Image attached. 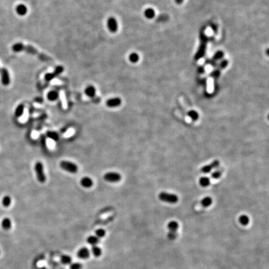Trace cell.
<instances>
[{"instance_id": "obj_16", "label": "cell", "mask_w": 269, "mask_h": 269, "mask_svg": "<svg viewBox=\"0 0 269 269\" xmlns=\"http://www.w3.org/2000/svg\"><path fill=\"white\" fill-rule=\"evenodd\" d=\"M81 184L85 188H91L94 184V182L92 179L87 176H85L81 179Z\"/></svg>"}, {"instance_id": "obj_22", "label": "cell", "mask_w": 269, "mask_h": 269, "mask_svg": "<svg viewBox=\"0 0 269 269\" xmlns=\"http://www.w3.org/2000/svg\"><path fill=\"white\" fill-rule=\"evenodd\" d=\"M59 98V93L57 91L52 90L48 94V99L50 101H55Z\"/></svg>"}, {"instance_id": "obj_28", "label": "cell", "mask_w": 269, "mask_h": 269, "mask_svg": "<svg viewBox=\"0 0 269 269\" xmlns=\"http://www.w3.org/2000/svg\"><path fill=\"white\" fill-rule=\"evenodd\" d=\"M212 202V200L211 198L206 197L205 198H203L202 200L201 201V205L203 207H209L211 205Z\"/></svg>"}, {"instance_id": "obj_36", "label": "cell", "mask_w": 269, "mask_h": 269, "mask_svg": "<svg viewBox=\"0 0 269 269\" xmlns=\"http://www.w3.org/2000/svg\"><path fill=\"white\" fill-rule=\"evenodd\" d=\"M183 1H184V0H175V2H176V3H177V4H181V3H182Z\"/></svg>"}, {"instance_id": "obj_29", "label": "cell", "mask_w": 269, "mask_h": 269, "mask_svg": "<svg viewBox=\"0 0 269 269\" xmlns=\"http://www.w3.org/2000/svg\"><path fill=\"white\" fill-rule=\"evenodd\" d=\"M47 136L49 138L52 139V140H54V141H57L59 140L58 134L56 132H53V131L48 132H47Z\"/></svg>"}, {"instance_id": "obj_2", "label": "cell", "mask_w": 269, "mask_h": 269, "mask_svg": "<svg viewBox=\"0 0 269 269\" xmlns=\"http://www.w3.org/2000/svg\"><path fill=\"white\" fill-rule=\"evenodd\" d=\"M208 41L209 39L207 38V36H206L205 32H201L200 35V43H199V48L198 49L195 55H194V59H195L196 61H199V60L202 59L205 55Z\"/></svg>"}, {"instance_id": "obj_30", "label": "cell", "mask_w": 269, "mask_h": 269, "mask_svg": "<svg viewBox=\"0 0 269 269\" xmlns=\"http://www.w3.org/2000/svg\"><path fill=\"white\" fill-rule=\"evenodd\" d=\"M188 116L193 121H196L199 118V114L195 110H190L188 112Z\"/></svg>"}, {"instance_id": "obj_33", "label": "cell", "mask_w": 269, "mask_h": 269, "mask_svg": "<svg viewBox=\"0 0 269 269\" xmlns=\"http://www.w3.org/2000/svg\"><path fill=\"white\" fill-rule=\"evenodd\" d=\"M106 232L103 229H99L95 230V236L99 238H102L105 235Z\"/></svg>"}, {"instance_id": "obj_26", "label": "cell", "mask_w": 269, "mask_h": 269, "mask_svg": "<svg viewBox=\"0 0 269 269\" xmlns=\"http://www.w3.org/2000/svg\"><path fill=\"white\" fill-rule=\"evenodd\" d=\"M239 221L242 226H247L250 222L249 217L246 215L240 216L239 218Z\"/></svg>"}, {"instance_id": "obj_38", "label": "cell", "mask_w": 269, "mask_h": 269, "mask_svg": "<svg viewBox=\"0 0 269 269\" xmlns=\"http://www.w3.org/2000/svg\"></svg>"}, {"instance_id": "obj_24", "label": "cell", "mask_w": 269, "mask_h": 269, "mask_svg": "<svg viewBox=\"0 0 269 269\" xmlns=\"http://www.w3.org/2000/svg\"><path fill=\"white\" fill-rule=\"evenodd\" d=\"M24 110H25V106L22 104H20L17 106V108L15 110V114L16 115V117H20L23 114V112H24Z\"/></svg>"}, {"instance_id": "obj_14", "label": "cell", "mask_w": 269, "mask_h": 269, "mask_svg": "<svg viewBox=\"0 0 269 269\" xmlns=\"http://www.w3.org/2000/svg\"><path fill=\"white\" fill-rule=\"evenodd\" d=\"M122 104V100L118 97H115V98H112L109 99L106 101V106H109L110 108H115L119 106Z\"/></svg>"}, {"instance_id": "obj_21", "label": "cell", "mask_w": 269, "mask_h": 269, "mask_svg": "<svg viewBox=\"0 0 269 269\" xmlns=\"http://www.w3.org/2000/svg\"><path fill=\"white\" fill-rule=\"evenodd\" d=\"M211 183V179L209 178L206 177V176H204L199 179V184H200L202 187H207L209 186Z\"/></svg>"}, {"instance_id": "obj_31", "label": "cell", "mask_w": 269, "mask_h": 269, "mask_svg": "<svg viewBox=\"0 0 269 269\" xmlns=\"http://www.w3.org/2000/svg\"><path fill=\"white\" fill-rule=\"evenodd\" d=\"M139 60V55L137 53H132L129 55V61L132 63H136Z\"/></svg>"}, {"instance_id": "obj_20", "label": "cell", "mask_w": 269, "mask_h": 269, "mask_svg": "<svg viewBox=\"0 0 269 269\" xmlns=\"http://www.w3.org/2000/svg\"><path fill=\"white\" fill-rule=\"evenodd\" d=\"M87 242L88 244L92 245H96L99 242V239L96 237L95 235H90L89 237H88L87 239Z\"/></svg>"}, {"instance_id": "obj_11", "label": "cell", "mask_w": 269, "mask_h": 269, "mask_svg": "<svg viewBox=\"0 0 269 269\" xmlns=\"http://www.w3.org/2000/svg\"><path fill=\"white\" fill-rule=\"evenodd\" d=\"M220 165V161L217 160H216L214 161H213L209 165H207L206 166H203L201 170V171L203 173H209V172L212 171V169L216 168L217 167H218Z\"/></svg>"}, {"instance_id": "obj_10", "label": "cell", "mask_w": 269, "mask_h": 269, "mask_svg": "<svg viewBox=\"0 0 269 269\" xmlns=\"http://www.w3.org/2000/svg\"><path fill=\"white\" fill-rule=\"evenodd\" d=\"M223 55H224L223 52L221 51V50L220 51H217L210 59H208L207 61H206L205 65H210V66H216L217 62L218 61H219L221 58H222Z\"/></svg>"}, {"instance_id": "obj_37", "label": "cell", "mask_w": 269, "mask_h": 269, "mask_svg": "<svg viewBox=\"0 0 269 269\" xmlns=\"http://www.w3.org/2000/svg\"><path fill=\"white\" fill-rule=\"evenodd\" d=\"M38 269H47V268H46V267H41V268H39Z\"/></svg>"}, {"instance_id": "obj_9", "label": "cell", "mask_w": 269, "mask_h": 269, "mask_svg": "<svg viewBox=\"0 0 269 269\" xmlns=\"http://www.w3.org/2000/svg\"><path fill=\"white\" fill-rule=\"evenodd\" d=\"M0 76H1V81L3 85L8 86L11 82V78L8 71L6 68H2L0 69Z\"/></svg>"}, {"instance_id": "obj_32", "label": "cell", "mask_w": 269, "mask_h": 269, "mask_svg": "<svg viewBox=\"0 0 269 269\" xmlns=\"http://www.w3.org/2000/svg\"><path fill=\"white\" fill-rule=\"evenodd\" d=\"M2 203H3V206L4 207H8V206H10V205H11V199L10 196H4L3 199V201H2Z\"/></svg>"}, {"instance_id": "obj_15", "label": "cell", "mask_w": 269, "mask_h": 269, "mask_svg": "<svg viewBox=\"0 0 269 269\" xmlns=\"http://www.w3.org/2000/svg\"><path fill=\"white\" fill-rule=\"evenodd\" d=\"M77 256L81 259H87L90 257V251L87 247H82L78 250Z\"/></svg>"}, {"instance_id": "obj_8", "label": "cell", "mask_w": 269, "mask_h": 269, "mask_svg": "<svg viewBox=\"0 0 269 269\" xmlns=\"http://www.w3.org/2000/svg\"><path fill=\"white\" fill-rule=\"evenodd\" d=\"M104 179L107 182L117 183L121 180L122 176L118 173L109 172L104 174Z\"/></svg>"}, {"instance_id": "obj_19", "label": "cell", "mask_w": 269, "mask_h": 269, "mask_svg": "<svg viewBox=\"0 0 269 269\" xmlns=\"http://www.w3.org/2000/svg\"><path fill=\"white\" fill-rule=\"evenodd\" d=\"M85 93L88 97H94L95 95V93H96L95 88L94 86H92V85L87 87L85 90Z\"/></svg>"}, {"instance_id": "obj_17", "label": "cell", "mask_w": 269, "mask_h": 269, "mask_svg": "<svg viewBox=\"0 0 269 269\" xmlns=\"http://www.w3.org/2000/svg\"><path fill=\"white\" fill-rule=\"evenodd\" d=\"M16 11L20 16H25L27 12V8L25 4H20L16 6Z\"/></svg>"}, {"instance_id": "obj_23", "label": "cell", "mask_w": 269, "mask_h": 269, "mask_svg": "<svg viewBox=\"0 0 269 269\" xmlns=\"http://www.w3.org/2000/svg\"><path fill=\"white\" fill-rule=\"evenodd\" d=\"M144 15L148 19H152L155 16V12L152 8H147L144 12Z\"/></svg>"}, {"instance_id": "obj_35", "label": "cell", "mask_w": 269, "mask_h": 269, "mask_svg": "<svg viewBox=\"0 0 269 269\" xmlns=\"http://www.w3.org/2000/svg\"><path fill=\"white\" fill-rule=\"evenodd\" d=\"M82 265L81 263L75 262L72 263L70 265V269H82Z\"/></svg>"}, {"instance_id": "obj_25", "label": "cell", "mask_w": 269, "mask_h": 269, "mask_svg": "<svg viewBox=\"0 0 269 269\" xmlns=\"http://www.w3.org/2000/svg\"><path fill=\"white\" fill-rule=\"evenodd\" d=\"M61 262L64 265H68L72 262V257L68 255H63L61 257Z\"/></svg>"}, {"instance_id": "obj_34", "label": "cell", "mask_w": 269, "mask_h": 269, "mask_svg": "<svg viewBox=\"0 0 269 269\" xmlns=\"http://www.w3.org/2000/svg\"><path fill=\"white\" fill-rule=\"evenodd\" d=\"M222 170H216L214 172H213L211 173V178H213V179H219V178H221V176L222 175Z\"/></svg>"}, {"instance_id": "obj_39", "label": "cell", "mask_w": 269, "mask_h": 269, "mask_svg": "<svg viewBox=\"0 0 269 269\" xmlns=\"http://www.w3.org/2000/svg\"></svg>"}, {"instance_id": "obj_6", "label": "cell", "mask_w": 269, "mask_h": 269, "mask_svg": "<svg viewBox=\"0 0 269 269\" xmlns=\"http://www.w3.org/2000/svg\"><path fill=\"white\" fill-rule=\"evenodd\" d=\"M228 65V61L227 60H223V61H221L219 65H217V66L214 68V70H213L209 74V76L212 78H214V81L217 80L218 78L219 77L221 72L222 71V69H225Z\"/></svg>"}, {"instance_id": "obj_13", "label": "cell", "mask_w": 269, "mask_h": 269, "mask_svg": "<svg viewBox=\"0 0 269 269\" xmlns=\"http://www.w3.org/2000/svg\"><path fill=\"white\" fill-rule=\"evenodd\" d=\"M107 27L111 32H116L118 30V23L117 20L113 17H110L107 21Z\"/></svg>"}, {"instance_id": "obj_12", "label": "cell", "mask_w": 269, "mask_h": 269, "mask_svg": "<svg viewBox=\"0 0 269 269\" xmlns=\"http://www.w3.org/2000/svg\"><path fill=\"white\" fill-rule=\"evenodd\" d=\"M64 71V67L62 66H58L55 68V71L52 73H48L45 76V79L47 81H50L54 78L56 77L59 74H61Z\"/></svg>"}, {"instance_id": "obj_7", "label": "cell", "mask_w": 269, "mask_h": 269, "mask_svg": "<svg viewBox=\"0 0 269 269\" xmlns=\"http://www.w3.org/2000/svg\"><path fill=\"white\" fill-rule=\"evenodd\" d=\"M168 229L169 233L168 234V237L170 240H174L177 237V230L179 228V224L176 221H172L168 224Z\"/></svg>"}, {"instance_id": "obj_1", "label": "cell", "mask_w": 269, "mask_h": 269, "mask_svg": "<svg viewBox=\"0 0 269 269\" xmlns=\"http://www.w3.org/2000/svg\"><path fill=\"white\" fill-rule=\"evenodd\" d=\"M12 49L13 51L16 53L26 52L28 54L36 55L39 59H41V61L44 62H50L52 61L51 58L48 56L47 55L38 51L35 48L32 47V46L30 45H25L21 43H18L12 46Z\"/></svg>"}, {"instance_id": "obj_4", "label": "cell", "mask_w": 269, "mask_h": 269, "mask_svg": "<svg viewBox=\"0 0 269 269\" xmlns=\"http://www.w3.org/2000/svg\"><path fill=\"white\" fill-rule=\"evenodd\" d=\"M158 198L160 200L167 203L174 204L178 201V197L174 194L162 192L159 194Z\"/></svg>"}, {"instance_id": "obj_3", "label": "cell", "mask_w": 269, "mask_h": 269, "mask_svg": "<svg viewBox=\"0 0 269 269\" xmlns=\"http://www.w3.org/2000/svg\"><path fill=\"white\" fill-rule=\"evenodd\" d=\"M34 170L36 174L37 178L38 181L41 183H44L46 181V176L44 172V166L43 163L40 161H38L35 164Z\"/></svg>"}, {"instance_id": "obj_18", "label": "cell", "mask_w": 269, "mask_h": 269, "mask_svg": "<svg viewBox=\"0 0 269 269\" xmlns=\"http://www.w3.org/2000/svg\"><path fill=\"white\" fill-rule=\"evenodd\" d=\"M1 226H2V228L4 230H10L11 228V226H12L11 220L8 217L4 218V219H3V220L2 221Z\"/></svg>"}, {"instance_id": "obj_5", "label": "cell", "mask_w": 269, "mask_h": 269, "mask_svg": "<svg viewBox=\"0 0 269 269\" xmlns=\"http://www.w3.org/2000/svg\"><path fill=\"white\" fill-rule=\"evenodd\" d=\"M60 167L64 171L73 174L77 173L78 171V166L76 164L72 163L71 161L63 160L60 163Z\"/></svg>"}, {"instance_id": "obj_27", "label": "cell", "mask_w": 269, "mask_h": 269, "mask_svg": "<svg viewBox=\"0 0 269 269\" xmlns=\"http://www.w3.org/2000/svg\"><path fill=\"white\" fill-rule=\"evenodd\" d=\"M92 252L96 257H99L102 255V249L97 245H94L92 247Z\"/></svg>"}]
</instances>
